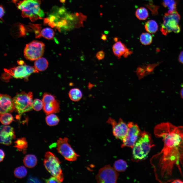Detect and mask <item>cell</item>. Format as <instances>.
Returning a JSON list of instances; mask_svg holds the SVG:
<instances>
[{"label":"cell","instance_id":"6","mask_svg":"<svg viewBox=\"0 0 183 183\" xmlns=\"http://www.w3.org/2000/svg\"><path fill=\"white\" fill-rule=\"evenodd\" d=\"M33 94L23 92L18 93L13 99L15 109L21 114L31 110L32 108Z\"/></svg>","mask_w":183,"mask_h":183},{"label":"cell","instance_id":"14","mask_svg":"<svg viewBox=\"0 0 183 183\" xmlns=\"http://www.w3.org/2000/svg\"><path fill=\"white\" fill-rule=\"evenodd\" d=\"M13 128L8 126H1L0 127V142L1 144L8 146L15 138Z\"/></svg>","mask_w":183,"mask_h":183},{"label":"cell","instance_id":"18","mask_svg":"<svg viewBox=\"0 0 183 183\" xmlns=\"http://www.w3.org/2000/svg\"><path fill=\"white\" fill-rule=\"evenodd\" d=\"M37 159L36 156L32 154L26 155L23 160V162L26 167L32 168L35 167L37 163Z\"/></svg>","mask_w":183,"mask_h":183},{"label":"cell","instance_id":"21","mask_svg":"<svg viewBox=\"0 0 183 183\" xmlns=\"http://www.w3.org/2000/svg\"><path fill=\"white\" fill-rule=\"evenodd\" d=\"M54 35V32L52 29L46 27L43 28L40 32L39 31L37 37L42 36L49 40L53 39Z\"/></svg>","mask_w":183,"mask_h":183},{"label":"cell","instance_id":"26","mask_svg":"<svg viewBox=\"0 0 183 183\" xmlns=\"http://www.w3.org/2000/svg\"><path fill=\"white\" fill-rule=\"evenodd\" d=\"M46 122L48 125L53 126L57 125L59 121V119L56 115L53 113L48 115L45 118Z\"/></svg>","mask_w":183,"mask_h":183},{"label":"cell","instance_id":"4","mask_svg":"<svg viewBox=\"0 0 183 183\" xmlns=\"http://www.w3.org/2000/svg\"><path fill=\"white\" fill-rule=\"evenodd\" d=\"M180 19V16L176 10L171 13H165L160 28L162 34L166 35L172 32L177 33L179 32L180 28L178 23Z\"/></svg>","mask_w":183,"mask_h":183},{"label":"cell","instance_id":"32","mask_svg":"<svg viewBox=\"0 0 183 183\" xmlns=\"http://www.w3.org/2000/svg\"><path fill=\"white\" fill-rule=\"evenodd\" d=\"M45 181L47 183H60L55 177L53 176L51 177L48 179L46 180Z\"/></svg>","mask_w":183,"mask_h":183},{"label":"cell","instance_id":"25","mask_svg":"<svg viewBox=\"0 0 183 183\" xmlns=\"http://www.w3.org/2000/svg\"><path fill=\"white\" fill-rule=\"evenodd\" d=\"M140 40L142 44L145 45H149L152 42V37L148 33H143L140 36Z\"/></svg>","mask_w":183,"mask_h":183},{"label":"cell","instance_id":"27","mask_svg":"<svg viewBox=\"0 0 183 183\" xmlns=\"http://www.w3.org/2000/svg\"><path fill=\"white\" fill-rule=\"evenodd\" d=\"M163 5L168 9L167 13H171L176 10V3L175 0H163Z\"/></svg>","mask_w":183,"mask_h":183},{"label":"cell","instance_id":"12","mask_svg":"<svg viewBox=\"0 0 183 183\" xmlns=\"http://www.w3.org/2000/svg\"><path fill=\"white\" fill-rule=\"evenodd\" d=\"M42 101L43 110L47 115L57 113L59 111V103L53 95L45 93L43 95Z\"/></svg>","mask_w":183,"mask_h":183},{"label":"cell","instance_id":"19","mask_svg":"<svg viewBox=\"0 0 183 183\" xmlns=\"http://www.w3.org/2000/svg\"><path fill=\"white\" fill-rule=\"evenodd\" d=\"M15 144L14 147L20 151L25 152L27 149L28 145L27 141L24 137L18 139L14 142Z\"/></svg>","mask_w":183,"mask_h":183},{"label":"cell","instance_id":"35","mask_svg":"<svg viewBox=\"0 0 183 183\" xmlns=\"http://www.w3.org/2000/svg\"><path fill=\"white\" fill-rule=\"evenodd\" d=\"M0 161L1 162L4 159L5 156V154L3 151L2 149H0Z\"/></svg>","mask_w":183,"mask_h":183},{"label":"cell","instance_id":"20","mask_svg":"<svg viewBox=\"0 0 183 183\" xmlns=\"http://www.w3.org/2000/svg\"><path fill=\"white\" fill-rule=\"evenodd\" d=\"M68 95L71 100L75 102L78 101L81 99L82 96V94L80 89L74 88L70 90Z\"/></svg>","mask_w":183,"mask_h":183},{"label":"cell","instance_id":"22","mask_svg":"<svg viewBox=\"0 0 183 183\" xmlns=\"http://www.w3.org/2000/svg\"><path fill=\"white\" fill-rule=\"evenodd\" d=\"M146 30L148 33H155L157 31L158 26L156 22L153 20H149L147 21L145 25Z\"/></svg>","mask_w":183,"mask_h":183},{"label":"cell","instance_id":"40","mask_svg":"<svg viewBox=\"0 0 183 183\" xmlns=\"http://www.w3.org/2000/svg\"><path fill=\"white\" fill-rule=\"evenodd\" d=\"M145 0L148 1H150V2L152 1V0Z\"/></svg>","mask_w":183,"mask_h":183},{"label":"cell","instance_id":"15","mask_svg":"<svg viewBox=\"0 0 183 183\" xmlns=\"http://www.w3.org/2000/svg\"><path fill=\"white\" fill-rule=\"evenodd\" d=\"M0 114L11 112L15 109L13 99L7 94H1Z\"/></svg>","mask_w":183,"mask_h":183},{"label":"cell","instance_id":"30","mask_svg":"<svg viewBox=\"0 0 183 183\" xmlns=\"http://www.w3.org/2000/svg\"><path fill=\"white\" fill-rule=\"evenodd\" d=\"M43 101L39 99H35L33 102L32 108L34 110L39 111L43 108Z\"/></svg>","mask_w":183,"mask_h":183},{"label":"cell","instance_id":"9","mask_svg":"<svg viewBox=\"0 0 183 183\" xmlns=\"http://www.w3.org/2000/svg\"><path fill=\"white\" fill-rule=\"evenodd\" d=\"M66 137L60 138L57 141V149L58 152L66 160L70 161L76 160L79 156L73 150L68 143Z\"/></svg>","mask_w":183,"mask_h":183},{"label":"cell","instance_id":"39","mask_svg":"<svg viewBox=\"0 0 183 183\" xmlns=\"http://www.w3.org/2000/svg\"><path fill=\"white\" fill-rule=\"evenodd\" d=\"M60 2L62 3H64L65 2V0H60Z\"/></svg>","mask_w":183,"mask_h":183},{"label":"cell","instance_id":"28","mask_svg":"<svg viewBox=\"0 0 183 183\" xmlns=\"http://www.w3.org/2000/svg\"><path fill=\"white\" fill-rule=\"evenodd\" d=\"M13 120L12 115L9 113L0 114V121L3 124L5 125L9 124Z\"/></svg>","mask_w":183,"mask_h":183},{"label":"cell","instance_id":"36","mask_svg":"<svg viewBox=\"0 0 183 183\" xmlns=\"http://www.w3.org/2000/svg\"><path fill=\"white\" fill-rule=\"evenodd\" d=\"M171 182L173 183H183V181L179 179H176L174 180Z\"/></svg>","mask_w":183,"mask_h":183},{"label":"cell","instance_id":"24","mask_svg":"<svg viewBox=\"0 0 183 183\" xmlns=\"http://www.w3.org/2000/svg\"><path fill=\"white\" fill-rule=\"evenodd\" d=\"M128 165L126 161L121 159L116 161L114 164V167L117 171H124L127 169Z\"/></svg>","mask_w":183,"mask_h":183},{"label":"cell","instance_id":"16","mask_svg":"<svg viewBox=\"0 0 183 183\" xmlns=\"http://www.w3.org/2000/svg\"><path fill=\"white\" fill-rule=\"evenodd\" d=\"M112 49L114 54L118 58L122 55L125 57H127L132 53L120 41H116L113 45Z\"/></svg>","mask_w":183,"mask_h":183},{"label":"cell","instance_id":"8","mask_svg":"<svg viewBox=\"0 0 183 183\" xmlns=\"http://www.w3.org/2000/svg\"><path fill=\"white\" fill-rule=\"evenodd\" d=\"M119 174L114 167L109 165L100 168L96 176V180L98 183L116 182Z\"/></svg>","mask_w":183,"mask_h":183},{"label":"cell","instance_id":"1","mask_svg":"<svg viewBox=\"0 0 183 183\" xmlns=\"http://www.w3.org/2000/svg\"><path fill=\"white\" fill-rule=\"evenodd\" d=\"M154 134L163 144L150 160L155 179L161 183L183 181V126L161 123L155 127Z\"/></svg>","mask_w":183,"mask_h":183},{"label":"cell","instance_id":"17","mask_svg":"<svg viewBox=\"0 0 183 183\" xmlns=\"http://www.w3.org/2000/svg\"><path fill=\"white\" fill-rule=\"evenodd\" d=\"M34 67L38 71H43L45 70L48 66V62L45 58L40 57L35 60Z\"/></svg>","mask_w":183,"mask_h":183},{"label":"cell","instance_id":"38","mask_svg":"<svg viewBox=\"0 0 183 183\" xmlns=\"http://www.w3.org/2000/svg\"><path fill=\"white\" fill-rule=\"evenodd\" d=\"M180 95L181 97L183 99V87L181 89L180 92Z\"/></svg>","mask_w":183,"mask_h":183},{"label":"cell","instance_id":"13","mask_svg":"<svg viewBox=\"0 0 183 183\" xmlns=\"http://www.w3.org/2000/svg\"><path fill=\"white\" fill-rule=\"evenodd\" d=\"M9 73L13 77L16 78H26L33 73H38L34 67L21 65L12 68Z\"/></svg>","mask_w":183,"mask_h":183},{"label":"cell","instance_id":"33","mask_svg":"<svg viewBox=\"0 0 183 183\" xmlns=\"http://www.w3.org/2000/svg\"><path fill=\"white\" fill-rule=\"evenodd\" d=\"M178 61L180 63L183 64V51L180 53L178 57Z\"/></svg>","mask_w":183,"mask_h":183},{"label":"cell","instance_id":"11","mask_svg":"<svg viewBox=\"0 0 183 183\" xmlns=\"http://www.w3.org/2000/svg\"><path fill=\"white\" fill-rule=\"evenodd\" d=\"M112 126L113 133L117 139L123 141L126 136L128 130L127 125L121 118L116 122L111 118H109L106 121Z\"/></svg>","mask_w":183,"mask_h":183},{"label":"cell","instance_id":"37","mask_svg":"<svg viewBox=\"0 0 183 183\" xmlns=\"http://www.w3.org/2000/svg\"><path fill=\"white\" fill-rule=\"evenodd\" d=\"M101 39L104 41H105L107 40V36L104 34H102Z\"/></svg>","mask_w":183,"mask_h":183},{"label":"cell","instance_id":"31","mask_svg":"<svg viewBox=\"0 0 183 183\" xmlns=\"http://www.w3.org/2000/svg\"><path fill=\"white\" fill-rule=\"evenodd\" d=\"M104 56V53L102 50L98 52L97 53L96 55V57L99 60H100L103 59Z\"/></svg>","mask_w":183,"mask_h":183},{"label":"cell","instance_id":"5","mask_svg":"<svg viewBox=\"0 0 183 183\" xmlns=\"http://www.w3.org/2000/svg\"><path fill=\"white\" fill-rule=\"evenodd\" d=\"M44 164L46 170L52 175L55 177L60 182L64 179L63 175L58 159L50 151L46 152L45 154Z\"/></svg>","mask_w":183,"mask_h":183},{"label":"cell","instance_id":"10","mask_svg":"<svg viewBox=\"0 0 183 183\" xmlns=\"http://www.w3.org/2000/svg\"><path fill=\"white\" fill-rule=\"evenodd\" d=\"M127 134L123 140L121 148L127 147L132 148L142 131L138 125L132 122L128 123Z\"/></svg>","mask_w":183,"mask_h":183},{"label":"cell","instance_id":"29","mask_svg":"<svg viewBox=\"0 0 183 183\" xmlns=\"http://www.w3.org/2000/svg\"><path fill=\"white\" fill-rule=\"evenodd\" d=\"M27 171L25 167L23 166H21L16 168L14 170V174L17 177L21 178L26 176Z\"/></svg>","mask_w":183,"mask_h":183},{"label":"cell","instance_id":"23","mask_svg":"<svg viewBox=\"0 0 183 183\" xmlns=\"http://www.w3.org/2000/svg\"><path fill=\"white\" fill-rule=\"evenodd\" d=\"M136 17L139 20H146L149 16L147 10L144 7H141L137 9L135 12Z\"/></svg>","mask_w":183,"mask_h":183},{"label":"cell","instance_id":"34","mask_svg":"<svg viewBox=\"0 0 183 183\" xmlns=\"http://www.w3.org/2000/svg\"><path fill=\"white\" fill-rule=\"evenodd\" d=\"M0 19H1L3 17L5 13L4 8L2 5L0 6Z\"/></svg>","mask_w":183,"mask_h":183},{"label":"cell","instance_id":"3","mask_svg":"<svg viewBox=\"0 0 183 183\" xmlns=\"http://www.w3.org/2000/svg\"><path fill=\"white\" fill-rule=\"evenodd\" d=\"M17 4L22 17L29 19L32 22L41 19L44 16V12L41 8L40 0H22Z\"/></svg>","mask_w":183,"mask_h":183},{"label":"cell","instance_id":"7","mask_svg":"<svg viewBox=\"0 0 183 183\" xmlns=\"http://www.w3.org/2000/svg\"><path fill=\"white\" fill-rule=\"evenodd\" d=\"M44 48V44L42 42L33 40L26 45L24 51V57L30 60H35L42 56Z\"/></svg>","mask_w":183,"mask_h":183},{"label":"cell","instance_id":"2","mask_svg":"<svg viewBox=\"0 0 183 183\" xmlns=\"http://www.w3.org/2000/svg\"><path fill=\"white\" fill-rule=\"evenodd\" d=\"M154 146L150 134L142 132L132 148L133 160L138 161L145 159Z\"/></svg>","mask_w":183,"mask_h":183}]
</instances>
